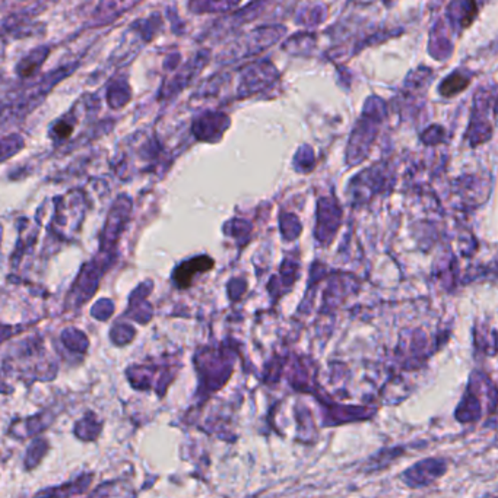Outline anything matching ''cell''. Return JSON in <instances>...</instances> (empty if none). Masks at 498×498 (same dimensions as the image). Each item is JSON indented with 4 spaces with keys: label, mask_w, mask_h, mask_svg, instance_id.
I'll use <instances>...</instances> for the list:
<instances>
[{
    "label": "cell",
    "mask_w": 498,
    "mask_h": 498,
    "mask_svg": "<svg viewBox=\"0 0 498 498\" xmlns=\"http://www.w3.org/2000/svg\"><path fill=\"white\" fill-rule=\"evenodd\" d=\"M139 0H100V4L94 11V24L103 26L107 22L114 21L117 17L135 8Z\"/></svg>",
    "instance_id": "7a4b0ae2"
},
{
    "label": "cell",
    "mask_w": 498,
    "mask_h": 498,
    "mask_svg": "<svg viewBox=\"0 0 498 498\" xmlns=\"http://www.w3.org/2000/svg\"><path fill=\"white\" fill-rule=\"evenodd\" d=\"M51 54V47L42 46L27 53L17 65L18 76L31 78L35 75Z\"/></svg>",
    "instance_id": "3957f363"
},
{
    "label": "cell",
    "mask_w": 498,
    "mask_h": 498,
    "mask_svg": "<svg viewBox=\"0 0 498 498\" xmlns=\"http://www.w3.org/2000/svg\"><path fill=\"white\" fill-rule=\"evenodd\" d=\"M78 65H67V66L58 67L56 71L51 72L44 76L42 81H38L33 87L27 88L26 91L15 97L9 105L0 108V125L11 123L13 121H21L22 117L28 116L34 108L42 105L47 94L58 85L60 81L66 79L74 74Z\"/></svg>",
    "instance_id": "6da1fadb"
},
{
    "label": "cell",
    "mask_w": 498,
    "mask_h": 498,
    "mask_svg": "<svg viewBox=\"0 0 498 498\" xmlns=\"http://www.w3.org/2000/svg\"><path fill=\"white\" fill-rule=\"evenodd\" d=\"M74 129H75V125L67 117H62L51 128V136L58 141H65L72 136Z\"/></svg>",
    "instance_id": "8992f818"
},
{
    "label": "cell",
    "mask_w": 498,
    "mask_h": 498,
    "mask_svg": "<svg viewBox=\"0 0 498 498\" xmlns=\"http://www.w3.org/2000/svg\"><path fill=\"white\" fill-rule=\"evenodd\" d=\"M132 98L129 85L125 81L112 83L107 91V105L112 108H123Z\"/></svg>",
    "instance_id": "277c9868"
},
{
    "label": "cell",
    "mask_w": 498,
    "mask_h": 498,
    "mask_svg": "<svg viewBox=\"0 0 498 498\" xmlns=\"http://www.w3.org/2000/svg\"><path fill=\"white\" fill-rule=\"evenodd\" d=\"M24 148V139L18 133H9L0 139V161L8 160Z\"/></svg>",
    "instance_id": "5b68a950"
}]
</instances>
